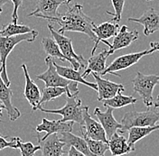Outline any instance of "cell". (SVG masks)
Listing matches in <instances>:
<instances>
[{
    "label": "cell",
    "instance_id": "1",
    "mask_svg": "<svg viewBox=\"0 0 159 156\" xmlns=\"http://www.w3.org/2000/svg\"><path fill=\"white\" fill-rule=\"evenodd\" d=\"M82 5L75 4L73 7H68L67 12L59 16L51 18L48 21L57 23L60 25L58 33L63 34L65 32H76L88 35L92 41H96V36L93 33L95 23L90 17L82 11Z\"/></svg>",
    "mask_w": 159,
    "mask_h": 156
},
{
    "label": "cell",
    "instance_id": "2",
    "mask_svg": "<svg viewBox=\"0 0 159 156\" xmlns=\"http://www.w3.org/2000/svg\"><path fill=\"white\" fill-rule=\"evenodd\" d=\"M38 34H39L38 31L34 30L32 33L15 35V36H1L0 35V64H1L0 67L2 69L1 78L7 87H10L11 85V81L8 78L7 71V60L8 55L14 50V48L17 44H19L20 42H33L35 41Z\"/></svg>",
    "mask_w": 159,
    "mask_h": 156
},
{
    "label": "cell",
    "instance_id": "3",
    "mask_svg": "<svg viewBox=\"0 0 159 156\" xmlns=\"http://www.w3.org/2000/svg\"><path fill=\"white\" fill-rule=\"evenodd\" d=\"M159 122V111L157 108H148L147 111L138 112L129 111L122 117L121 125L122 128L119 134L128 132L132 127H155Z\"/></svg>",
    "mask_w": 159,
    "mask_h": 156
},
{
    "label": "cell",
    "instance_id": "4",
    "mask_svg": "<svg viewBox=\"0 0 159 156\" xmlns=\"http://www.w3.org/2000/svg\"><path fill=\"white\" fill-rule=\"evenodd\" d=\"M48 29L51 34L52 35L54 41L59 46L60 51H61L62 55L65 57L66 60H68L71 64L72 69L75 70H79L82 68L85 69L87 67V60L83 58L82 55H78L72 47V41L70 38L64 36L63 34L59 33L56 30L53 28V26L48 24Z\"/></svg>",
    "mask_w": 159,
    "mask_h": 156
},
{
    "label": "cell",
    "instance_id": "5",
    "mask_svg": "<svg viewBox=\"0 0 159 156\" xmlns=\"http://www.w3.org/2000/svg\"><path fill=\"white\" fill-rule=\"evenodd\" d=\"M39 110L43 113H46V114H56V115L62 116V118L60 120L62 123L74 122V123H78L80 127L83 125L81 100L78 98V95L66 97V104L61 108L45 109V108L40 107Z\"/></svg>",
    "mask_w": 159,
    "mask_h": 156
},
{
    "label": "cell",
    "instance_id": "6",
    "mask_svg": "<svg viewBox=\"0 0 159 156\" xmlns=\"http://www.w3.org/2000/svg\"><path fill=\"white\" fill-rule=\"evenodd\" d=\"M45 63L47 65V69L36 76V78L44 82L45 87H61V88H69L71 94H79V88L77 82L70 81L68 79L61 77L57 72L53 65V59L50 56L45 58Z\"/></svg>",
    "mask_w": 159,
    "mask_h": 156
},
{
    "label": "cell",
    "instance_id": "7",
    "mask_svg": "<svg viewBox=\"0 0 159 156\" xmlns=\"http://www.w3.org/2000/svg\"><path fill=\"white\" fill-rule=\"evenodd\" d=\"M158 82L159 75H146L139 71L137 72L136 77L132 80L134 92L139 94L148 108H150L154 104L153 91Z\"/></svg>",
    "mask_w": 159,
    "mask_h": 156
},
{
    "label": "cell",
    "instance_id": "8",
    "mask_svg": "<svg viewBox=\"0 0 159 156\" xmlns=\"http://www.w3.org/2000/svg\"><path fill=\"white\" fill-rule=\"evenodd\" d=\"M154 51L151 49H148L142 51H139V52L129 53V54H124V55L119 56L115 59L108 67H106L104 71L99 76L102 77V76H105L107 74H110V75H115L118 77H121L119 73H117L118 71L126 69L135 65L136 63L139 62V60L142 57L151 54Z\"/></svg>",
    "mask_w": 159,
    "mask_h": 156
},
{
    "label": "cell",
    "instance_id": "9",
    "mask_svg": "<svg viewBox=\"0 0 159 156\" xmlns=\"http://www.w3.org/2000/svg\"><path fill=\"white\" fill-rule=\"evenodd\" d=\"M82 117L83 125L80 127L82 137L108 143V138L103 127L99 122L94 120L89 115L88 106L82 107Z\"/></svg>",
    "mask_w": 159,
    "mask_h": 156
},
{
    "label": "cell",
    "instance_id": "10",
    "mask_svg": "<svg viewBox=\"0 0 159 156\" xmlns=\"http://www.w3.org/2000/svg\"><path fill=\"white\" fill-rule=\"evenodd\" d=\"M72 0H38L34 10L28 15L30 16H36L43 19L49 20L59 16L58 8L61 5H69Z\"/></svg>",
    "mask_w": 159,
    "mask_h": 156
},
{
    "label": "cell",
    "instance_id": "11",
    "mask_svg": "<svg viewBox=\"0 0 159 156\" xmlns=\"http://www.w3.org/2000/svg\"><path fill=\"white\" fill-rule=\"evenodd\" d=\"M119 30V24L114 23L112 21L110 22H104L100 25H94L93 26V33L96 36V41L94 42V46L92 48L91 51V55L95 54V51L99 46V42H103L106 45L109 46V48L110 47L111 43L109 42L107 40L111 38V37H115V35L118 33Z\"/></svg>",
    "mask_w": 159,
    "mask_h": 156
},
{
    "label": "cell",
    "instance_id": "12",
    "mask_svg": "<svg viewBox=\"0 0 159 156\" xmlns=\"http://www.w3.org/2000/svg\"><path fill=\"white\" fill-rule=\"evenodd\" d=\"M93 78L96 80V84L98 87V100L99 101H104L109 98L115 97L117 94L122 93L125 91V87L122 84L112 82L107 78H101L99 74L95 72L90 73Z\"/></svg>",
    "mask_w": 159,
    "mask_h": 156
},
{
    "label": "cell",
    "instance_id": "13",
    "mask_svg": "<svg viewBox=\"0 0 159 156\" xmlns=\"http://www.w3.org/2000/svg\"><path fill=\"white\" fill-rule=\"evenodd\" d=\"M36 138L42 156H63L66 154V151L64 150L65 144L60 140L58 134L51 135L44 140H42L38 134Z\"/></svg>",
    "mask_w": 159,
    "mask_h": 156
},
{
    "label": "cell",
    "instance_id": "14",
    "mask_svg": "<svg viewBox=\"0 0 159 156\" xmlns=\"http://www.w3.org/2000/svg\"><path fill=\"white\" fill-rule=\"evenodd\" d=\"M94 115L99 119V122L106 133L108 140L115 133H119L121 131L122 125L115 119L113 116V108L108 107L105 112H102L99 107H96L94 109Z\"/></svg>",
    "mask_w": 159,
    "mask_h": 156
},
{
    "label": "cell",
    "instance_id": "15",
    "mask_svg": "<svg viewBox=\"0 0 159 156\" xmlns=\"http://www.w3.org/2000/svg\"><path fill=\"white\" fill-rule=\"evenodd\" d=\"M21 68L24 71V76H25V90H24L25 98H26L30 106L32 107V110L36 111V110H38L39 102L41 100V98H42V93L40 91L39 87L35 84V82L30 77L26 65L25 63H23L21 65Z\"/></svg>",
    "mask_w": 159,
    "mask_h": 156
},
{
    "label": "cell",
    "instance_id": "16",
    "mask_svg": "<svg viewBox=\"0 0 159 156\" xmlns=\"http://www.w3.org/2000/svg\"><path fill=\"white\" fill-rule=\"evenodd\" d=\"M138 39H139V32L137 30L129 31L128 26L122 25L121 27H119L118 33L115 35L113 42L111 43L109 49L108 50L109 55V56L112 55L118 50L129 47L133 42Z\"/></svg>",
    "mask_w": 159,
    "mask_h": 156
},
{
    "label": "cell",
    "instance_id": "17",
    "mask_svg": "<svg viewBox=\"0 0 159 156\" xmlns=\"http://www.w3.org/2000/svg\"><path fill=\"white\" fill-rule=\"evenodd\" d=\"M74 122H65L62 123L60 120H48L47 118H43L42 123L38 125L35 131L40 134L42 132H45V136L41 138L42 140L46 139L47 137L50 136L51 135L53 134H61V133H71L72 131V127H73Z\"/></svg>",
    "mask_w": 159,
    "mask_h": 156
},
{
    "label": "cell",
    "instance_id": "18",
    "mask_svg": "<svg viewBox=\"0 0 159 156\" xmlns=\"http://www.w3.org/2000/svg\"><path fill=\"white\" fill-rule=\"evenodd\" d=\"M128 21L142 25L144 26L143 33L146 36H149L150 34L159 31V12L154 8L146 10L139 18L129 17Z\"/></svg>",
    "mask_w": 159,
    "mask_h": 156
},
{
    "label": "cell",
    "instance_id": "19",
    "mask_svg": "<svg viewBox=\"0 0 159 156\" xmlns=\"http://www.w3.org/2000/svg\"><path fill=\"white\" fill-rule=\"evenodd\" d=\"M2 69L0 67V101L6 107L8 117L11 121H16L21 117V112L17 107H16L12 103L13 91L10 87H7L1 78Z\"/></svg>",
    "mask_w": 159,
    "mask_h": 156
},
{
    "label": "cell",
    "instance_id": "20",
    "mask_svg": "<svg viewBox=\"0 0 159 156\" xmlns=\"http://www.w3.org/2000/svg\"><path fill=\"white\" fill-rule=\"evenodd\" d=\"M108 50H103L98 54H93L87 60V67L84 69V72L81 74L82 78H87L91 72H95L100 75L106 69V61L109 57Z\"/></svg>",
    "mask_w": 159,
    "mask_h": 156
},
{
    "label": "cell",
    "instance_id": "21",
    "mask_svg": "<svg viewBox=\"0 0 159 156\" xmlns=\"http://www.w3.org/2000/svg\"><path fill=\"white\" fill-rule=\"evenodd\" d=\"M109 150L112 156H122L129 154L131 152H134L131 147L128 144V139L122 134L115 133L108 140Z\"/></svg>",
    "mask_w": 159,
    "mask_h": 156
},
{
    "label": "cell",
    "instance_id": "22",
    "mask_svg": "<svg viewBox=\"0 0 159 156\" xmlns=\"http://www.w3.org/2000/svg\"><path fill=\"white\" fill-rule=\"evenodd\" d=\"M53 65H54V67L56 69L57 72L59 73L61 77L68 79L70 81H74V82H77V83L83 84V85H85V86H87L89 88H92L95 91L98 90L97 84L96 83H92V82H89L85 78H82L81 73L80 72L79 70H75L74 69L69 68V67L60 66L59 64H57L55 61H53Z\"/></svg>",
    "mask_w": 159,
    "mask_h": 156
},
{
    "label": "cell",
    "instance_id": "23",
    "mask_svg": "<svg viewBox=\"0 0 159 156\" xmlns=\"http://www.w3.org/2000/svg\"><path fill=\"white\" fill-rule=\"evenodd\" d=\"M60 140L65 144V147L69 148L72 146L74 147L77 151L80 152L86 156H95L89 151L88 145L83 137H80L72 135L71 133H61V136H59Z\"/></svg>",
    "mask_w": 159,
    "mask_h": 156
},
{
    "label": "cell",
    "instance_id": "24",
    "mask_svg": "<svg viewBox=\"0 0 159 156\" xmlns=\"http://www.w3.org/2000/svg\"><path fill=\"white\" fill-rule=\"evenodd\" d=\"M159 130V124L155 127H132L129 131V138H128V144L133 150H136L135 145L139 142V140L145 138L150 135L152 132Z\"/></svg>",
    "mask_w": 159,
    "mask_h": 156
},
{
    "label": "cell",
    "instance_id": "25",
    "mask_svg": "<svg viewBox=\"0 0 159 156\" xmlns=\"http://www.w3.org/2000/svg\"><path fill=\"white\" fill-rule=\"evenodd\" d=\"M63 94H66L67 97H71L73 96V94L70 93L69 88H61V87H45L43 90V93H42V98L39 102V107H42L41 106L52 101V100H54L55 98H59L61 95ZM74 95H78V94H74Z\"/></svg>",
    "mask_w": 159,
    "mask_h": 156
},
{
    "label": "cell",
    "instance_id": "26",
    "mask_svg": "<svg viewBox=\"0 0 159 156\" xmlns=\"http://www.w3.org/2000/svg\"><path fill=\"white\" fill-rule=\"evenodd\" d=\"M137 101H138V99L132 96H125L122 93H119L113 98L104 100L103 105L105 107H109L115 109V108L125 107L129 105H134L137 103Z\"/></svg>",
    "mask_w": 159,
    "mask_h": 156
},
{
    "label": "cell",
    "instance_id": "27",
    "mask_svg": "<svg viewBox=\"0 0 159 156\" xmlns=\"http://www.w3.org/2000/svg\"><path fill=\"white\" fill-rule=\"evenodd\" d=\"M34 31V30L30 28L28 25L11 23V24L4 25L0 29V35L1 36H15V35H20V34L32 33Z\"/></svg>",
    "mask_w": 159,
    "mask_h": 156
},
{
    "label": "cell",
    "instance_id": "28",
    "mask_svg": "<svg viewBox=\"0 0 159 156\" xmlns=\"http://www.w3.org/2000/svg\"><path fill=\"white\" fill-rule=\"evenodd\" d=\"M42 45H43V51L48 54V56L52 58L58 59L61 61H66V59L62 55L61 51H60L58 44L56 43V42L53 38L43 37L42 39Z\"/></svg>",
    "mask_w": 159,
    "mask_h": 156
},
{
    "label": "cell",
    "instance_id": "29",
    "mask_svg": "<svg viewBox=\"0 0 159 156\" xmlns=\"http://www.w3.org/2000/svg\"><path fill=\"white\" fill-rule=\"evenodd\" d=\"M88 145L89 151L95 156H105V153L109 150V144L101 141H96L83 137Z\"/></svg>",
    "mask_w": 159,
    "mask_h": 156
},
{
    "label": "cell",
    "instance_id": "30",
    "mask_svg": "<svg viewBox=\"0 0 159 156\" xmlns=\"http://www.w3.org/2000/svg\"><path fill=\"white\" fill-rule=\"evenodd\" d=\"M16 142L21 153V156H34L35 153L40 150L38 145H34L31 142H23L20 137H16Z\"/></svg>",
    "mask_w": 159,
    "mask_h": 156
},
{
    "label": "cell",
    "instance_id": "31",
    "mask_svg": "<svg viewBox=\"0 0 159 156\" xmlns=\"http://www.w3.org/2000/svg\"><path fill=\"white\" fill-rule=\"evenodd\" d=\"M111 2H112V6L115 10V13L113 14V13H110L109 11H107V14L113 16V18L111 19L112 22L119 24L121 20V15H122L123 8H124L125 0H111Z\"/></svg>",
    "mask_w": 159,
    "mask_h": 156
},
{
    "label": "cell",
    "instance_id": "32",
    "mask_svg": "<svg viewBox=\"0 0 159 156\" xmlns=\"http://www.w3.org/2000/svg\"><path fill=\"white\" fill-rule=\"evenodd\" d=\"M8 136H3L0 134V151L4 150L5 148H12V149H18L16 137H12L10 141L7 140Z\"/></svg>",
    "mask_w": 159,
    "mask_h": 156
},
{
    "label": "cell",
    "instance_id": "33",
    "mask_svg": "<svg viewBox=\"0 0 159 156\" xmlns=\"http://www.w3.org/2000/svg\"><path fill=\"white\" fill-rule=\"evenodd\" d=\"M12 1L14 5L13 8V13H12V23L17 24V19H18V9L23 4V0H10Z\"/></svg>",
    "mask_w": 159,
    "mask_h": 156
},
{
    "label": "cell",
    "instance_id": "34",
    "mask_svg": "<svg viewBox=\"0 0 159 156\" xmlns=\"http://www.w3.org/2000/svg\"><path fill=\"white\" fill-rule=\"evenodd\" d=\"M68 149H69L68 152H66V154H65L66 156H86L84 155L83 154H81L79 151H77L74 147L70 146Z\"/></svg>",
    "mask_w": 159,
    "mask_h": 156
},
{
    "label": "cell",
    "instance_id": "35",
    "mask_svg": "<svg viewBox=\"0 0 159 156\" xmlns=\"http://www.w3.org/2000/svg\"><path fill=\"white\" fill-rule=\"evenodd\" d=\"M150 49L155 52L156 51H159V45L157 44V42H151L150 43Z\"/></svg>",
    "mask_w": 159,
    "mask_h": 156
},
{
    "label": "cell",
    "instance_id": "36",
    "mask_svg": "<svg viewBox=\"0 0 159 156\" xmlns=\"http://www.w3.org/2000/svg\"><path fill=\"white\" fill-rule=\"evenodd\" d=\"M10 0H0V15L2 14L3 12V7L6 4H7L9 2Z\"/></svg>",
    "mask_w": 159,
    "mask_h": 156
},
{
    "label": "cell",
    "instance_id": "37",
    "mask_svg": "<svg viewBox=\"0 0 159 156\" xmlns=\"http://www.w3.org/2000/svg\"><path fill=\"white\" fill-rule=\"evenodd\" d=\"M3 109H6V107L3 105V103L0 101V117H3V113H2V110Z\"/></svg>",
    "mask_w": 159,
    "mask_h": 156
},
{
    "label": "cell",
    "instance_id": "38",
    "mask_svg": "<svg viewBox=\"0 0 159 156\" xmlns=\"http://www.w3.org/2000/svg\"><path fill=\"white\" fill-rule=\"evenodd\" d=\"M154 107H155V108H157V107H159V95L157 96V100H156V102H155Z\"/></svg>",
    "mask_w": 159,
    "mask_h": 156
},
{
    "label": "cell",
    "instance_id": "39",
    "mask_svg": "<svg viewBox=\"0 0 159 156\" xmlns=\"http://www.w3.org/2000/svg\"><path fill=\"white\" fill-rule=\"evenodd\" d=\"M157 44H158V45H159V42H157Z\"/></svg>",
    "mask_w": 159,
    "mask_h": 156
},
{
    "label": "cell",
    "instance_id": "40",
    "mask_svg": "<svg viewBox=\"0 0 159 156\" xmlns=\"http://www.w3.org/2000/svg\"><path fill=\"white\" fill-rule=\"evenodd\" d=\"M0 118H1V117H0ZM0 122H2V120H1V119H0Z\"/></svg>",
    "mask_w": 159,
    "mask_h": 156
},
{
    "label": "cell",
    "instance_id": "41",
    "mask_svg": "<svg viewBox=\"0 0 159 156\" xmlns=\"http://www.w3.org/2000/svg\"><path fill=\"white\" fill-rule=\"evenodd\" d=\"M148 1H151V0H148Z\"/></svg>",
    "mask_w": 159,
    "mask_h": 156
}]
</instances>
